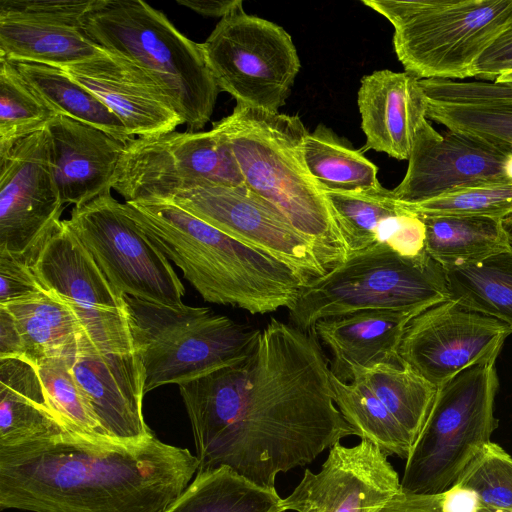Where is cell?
Here are the masks:
<instances>
[{
    "instance_id": "11",
    "label": "cell",
    "mask_w": 512,
    "mask_h": 512,
    "mask_svg": "<svg viewBox=\"0 0 512 512\" xmlns=\"http://www.w3.org/2000/svg\"><path fill=\"white\" fill-rule=\"evenodd\" d=\"M42 286L63 300L82 333L81 350L137 351L128 306L66 220L55 224L25 255Z\"/></svg>"
},
{
    "instance_id": "37",
    "label": "cell",
    "mask_w": 512,
    "mask_h": 512,
    "mask_svg": "<svg viewBox=\"0 0 512 512\" xmlns=\"http://www.w3.org/2000/svg\"><path fill=\"white\" fill-rule=\"evenodd\" d=\"M69 361L54 358L35 365L52 410L70 434L88 439H111L103 432L86 395L71 373Z\"/></svg>"
},
{
    "instance_id": "47",
    "label": "cell",
    "mask_w": 512,
    "mask_h": 512,
    "mask_svg": "<svg viewBox=\"0 0 512 512\" xmlns=\"http://www.w3.org/2000/svg\"><path fill=\"white\" fill-rule=\"evenodd\" d=\"M495 82L497 83H512V71L500 75Z\"/></svg>"
},
{
    "instance_id": "18",
    "label": "cell",
    "mask_w": 512,
    "mask_h": 512,
    "mask_svg": "<svg viewBox=\"0 0 512 512\" xmlns=\"http://www.w3.org/2000/svg\"><path fill=\"white\" fill-rule=\"evenodd\" d=\"M401 491L398 473L378 446L362 439L353 447L334 444L318 473L306 469L284 511L376 512Z\"/></svg>"
},
{
    "instance_id": "39",
    "label": "cell",
    "mask_w": 512,
    "mask_h": 512,
    "mask_svg": "<svg viewBox=\"0 0 512 512\" xmlns=\"http://www.w3.org/2000/svg\"><path fill=\"white\" fill-rule=\"evenodd\" d=\"M44 290L25 256L0 252V305L30 298Z\"/></svg>"
},
{
    "instance_id": "3",
    "label": "cell",
    "mask_w": 512,
    "mask_h": 512,
    "mask_svg": "<svg viewBox=\"0 0 512 512\" xmlns=\"http://www.w3.org/2000/svg\"><path fill=\"white\" fill-rule=\"evenodd\" d=\"M124 204L135 222L207 302L251 314L289 310L307 284L285 263L170 202Z\"/></svg>"
},
{
    "instance_id": "19",
    "label": "cell",
    "mask_w": 512,
    "mask_h": 512,
    "mask_svg": "<svg viewBox=\"0 0 512 512\" xmlns=\"http://www.w3.org/2000/svg\"><path fill=\"white\" fill-rule=\"evenodd\" d=\"M94 0H0V58L63 68L101 54L83 18Z\"/></svg>"
},
{
    "instance_id": "10",
    "label": "cell",
    "mask_w": 512,
    "mask_h": 512,
    "mask_svg": "<svg viewBox=\"0 0 512 512\" xmlns=\"http://www.w3.org/2000/svg\"><path fill=\"white\" fill-rule=\"evenodd\" d=\"M201 48L220 91L237 105L269 112L285 105L301 67L288 32L247 14L243 2L220 19Z\"/></svg>"
},
{
    "instance_id": "22",
    "label": "cell",
    "mask_w": 512,
    "mask_h": 512,
    "mask_svg": "<svg viewBox=\"0 0 512 512\" xmlns=\"http://www.w3.org/2000/svg\"><path fill=\"white\" fill-rule=\"evenodd\" d=\"M46 130L51 170L63 204L78 206L111 193L124 142L62 115H56Z\"/></svg>"
},
{
    "instance_id": "27",
    "label": "cell",
    "mask_w": 512,
    "mask_h": 512,
    "mask_svg": "<svg viewBox=\"0 0 512 512\" xmlns=\"http://www.w3.org/2000/svg\"><path fill=\"white\" fill-rule=\"evenodd\" d=\"M5 307L12 314L21 337L22 359L37 365L48 359L76 357L82 342L80 325L57 295L45 289Z\"/></svg>"
},
{
    "instance_id": "24",
    "label": "cell",
    "mask_w": 512,
    "mask_h": 512,
    "mask_svg": "<svg viewBox=\"0 0 512 512\" xmlns=\"http://www.w3.org/2000/svg\"><path fill=\"white\" fill-rule=\"evenodd\" d=\"M420 85L427 119L512 148V83L430 78Z\"/></svg>"
},
{
    "instance_id": "1",
    "label": "cell",
    "mask_w": 512,
    "mask_h": 512,
    "mask_svg": "<svg viewBox=\"0 0 512 512\" xmlns=\"http://www.w3.org/2000/svg\"><path fill=\"white\" fill-rule=\"evenodd\" d=\"M178 386L197 472L226 466L276 490L278 473L357 435L335 404L331 367L317 337L274 318L244 359Z\"/></svg>"
},
{
    "instance_id": "45",
    "label": "cell",
    "mask_w": 512,
    "mask_h": 512,
    "mask_svg": "<svg viewBox=\"0 0 512 512\" xmlns=\"http://www.w3.org/2000/svg\"><path fill=\"white\" fill-rule=\"evenodd\" d=\"M475 512H512V503H508V504H505L502 506L495 507V506L481 505L478 502Z\"/></svg>"
},
{
    "instance_id": "48",
    "label": "cell",
    "mask_w": 512,
    "mask_h": 512,
    "mask_svg": "<svg viewBox=\"0 0 512 512\" xmlns=\"http://www.w3.org/2000/svg\"><path fill=\"white\" fill-rule=\"evenodd\" d=\"M166 512H168V510Z\"/></svg>"
},
{
    "instance_id": "34",
    "label": "cell",
    "mask_w": 512,
    "mask_h": 512,
    "mask_svg": "<svg viewBox=\"0 0 512 512\" xmlns=\"http://www.w3.org/2000/svg\"><path fill=\"white\" fill-rule=\"evenodd\" d=\"M334 401L357 436L380 448L387 456L407 459L414 442L385 405L363 383L342 381L331 370Z\"/></svg>"
},
{
    "instance_id": "16",
    "label": "cell",
    "mask_w": 512,
    "mask_h": 512,
    "mask_svg": "<svg viewBox=\"0 0 512 512\" xmlns=\"http://www.w3.org/2000/svg\"><path fill=\"white\" fill-rule=\"evenodd\" d=\"M512 182V148L448 130L428 119L418 128L404 178L392 191L404 204H418L477 186Z\"/></svg>"
},
{
    "instance_id": "38",
    "label": "cell",
    "mask_w": 512,
    "mask_h": 512,
    "mask_svg": "<svg viewBox=\"0 0 512 512\" xmlns=\"http://www.w3.org/2000/svg\"><path fill=\"white\" fill-rule=\"evenodd\" d=\"M404 205L420 216L452 215L503 219L512 213V182L465 188L422 203Z\"/></svg>"
},
{
    "instance_id": "21",
    "label": "cell",
    "mask_w": 512,
    "mask_h": 512,
    "mask_svg": "<svg viewBox=\"0 0 512 512\" xmlns=\"http://www.w3.org/2000/svg\"><path fill=\"white\" fill-rule=\"evenodd\" d=\"M69 364L107 437L132 442L154 435L143 415L145 370L138 351L81 350Z\"/></svg>"
},
{
    "instance_id": "2",
    "label": "cell",
    "mask_w": 512,
    "mask_h": 512,
    "mask_svg": "<svg viewBox=\"0 0 512 512\" xmlns=\"http://www.w3.org/2000/svg\"><path fill=\"white\" fill-rule=\"evenodd\" d=\"M198 458L155 435L132 442L70 433L0 447V509L166 512Z\"/></svg>"
},
{
    "instance_id": "17",
    "label": "cell",
    "mask_w": 512,
    "mask_h": 512,
    "mask_svg": "<svg viewBox=\"0 0 512 512\" xmlns=\"http://www.w3.org/2000/svg\"><path fill=\"white\" fill-rule=\"evenodd\" d=\"M63 205L51 170L46 128L0 156V252L29 254L61 221Z\"/></svg>"
},
{
    "instance_id": "12",
    "label": "cell",
    "mask_w": 512,
    "mask_h": 512,
    "mask_svg": "<svg viewBox=\"0 0 512 512\" xmlns=\"http://www.w3.org/2000/svg\"><path fill=\"white\" fill-rule=\"evenodd\" d=\"M205 185H244L228 140L213 129L132 139L112 181L125 202L163 201Z\"/></svg>"
},
{
    "instance_id": "9",
    "label": "cell",
    "mask_w": 512,
    "mask_h": 512,
    "mask_svg": "<svg viewBox=\"0 0 512 512\" xmlns=\"http://www.w3.org/2000/svg\"><path fill=\"white\" fill-rule=\"evenodd\" d=\"M125 299L145 370V394L244 359L260 333L207 307L175 309L128 296Z\"/></svg>"
},
{
    "instance_id": "15",
    "label": "cell",
    "mask_w": 512,
    "mask_h": 512,
    "mask_svg": "<svg viewBox=\"0 0 512 512\" xmlns=\"http://www.w3.org/2000/svg\"><path fill=\"white\" fill-rule=\"evenodd\" d=\"M512 329L452 300L435 304L408 323L399 347L406 366L438 388L462 370L496 361Z\"/></svg>"
},
{
    "instance_id": "6",
    "label": "cell",
    "mask_w": 512,
    "mask_h": 512,
    "mask_svg": "<svg viewBox=\"0 0 512 512\" xmlns=\"http://www.w3.org/2000/svg\"><path fill=\"white\" fill-rule=\"evenodd\" d=\"M446 300L445 269L427 252L408 257L377 243L306 284L288 317L310 332L331 317L375 309L422 312Z\"/></svg>"
},
{
    "instance_id": "8",
    "label": "cell",
    "mask_w": 512,
    "mask_h": 512,
    "mask_svg": "<svg viewBox=\"0 0 512 512\" xmlns=\"http://www.w3.org/2000/svg\"><path fill=\"white\" fill-rule=\"evenodd\" d=\"M496 361L472 365L437 388L404 468L401 490L442 494L450 489L497 427Z\"/></svg>"
},
{
    "instance_id": "25",
    "label": "cell",
    "mask_w": 512,
    "mask_h": 512,
    "mask_svg": "<svg viewBox=\"0 0 512 512\" xmlns=\"http://www.w3.org/2000/svg\"><path fill=\"white\" fill-rule=\"evenodd\" d=\"M421 312L362 310L323 319L311 332L333 355L332 372L350 381L358 370L377 365H401L399 347L408 323Z\"/></svg>"
},
{
    "instance_id": "44",
    "label": "cell",
    "mask_w": 512,
    "mask_h": 512,
    "mask_svg": "<svg viewBox=\"0 0 512 512\" xmlns=\"http://www.w3.org/2000/svg\"><path fill=\"white\" fill-rule=\"evenodd\" d=\"M176 2L202 16L220 19L242 3L241 0H176Z\"/></svg>"
},
{
    "instance_id": "29",
    "label": "cell",
    "mask_w": 512,
    "mask_h": 512,
    "mask_svg": "<svg viewBox=\"0 0 512 512\" xmlns=\"http://www.w3.org/2000/svg\"><path fill=\"white\" fill-rule=\"evenodd\" d=\"M323 191L347 256L382 243L393 219L406 209L393 191L383 186L355 191Z\"/></svg>"
},
{
    "instance_id": "31",
    "label": "cell",
    "mask_w": 512,
    "mask_h": 512,
    "mask_svg": "<svg viewBox=\"0 0 512 512\" xmlns=\"http://www.w3.org/2000/svg\"><path fill=\"white\" fill-rule=\"evenodd\" d=\"M282 500L223 466L197 472L168 512H284Z\"/></svg>"
},
{
    "instance_id": "14",
    "label": "cell",
    "mask_w": 512,
    "mask_h": 512,
    "mask_svg": "<svg viewBox=\"0 0 512 512\" xmlns=\"http://www.w3.org/2000/svg\"><path fill=\"white\" fill-rule=\"evenodd\" d=\"M163 201L285 263L307 284L331 270L317 247L245 184L198 186Z\"/></svg>"
},
{
    "instance_id": "5",
    "label": "cell",
    "mask_w": 512,
    "mask_h": 512,
    "mask_svg": "<svg viewBox=\"0 0 512 512\" xmlns=\"http://www.w3.org/2000/svg\"><path fill=\"white\" fill-rule=\"evenodd\" d=\"M89 38L147 70L165 89L189 131L210 121L220 92L201 43L141 0H94L83 18Z\"/></svg>"
},
{
    "instance_id": "46",
    "label": "cell",
    "mask_w": 512,
    "mask_h": 512,
    "mask_svg": "<svg viewBox=\"0 0 512 512\" xmlns=\"http://www.w3.org/2000/svg\"><path fill=\"white\" fill-rule=\"evenodd\" d=\"M503 227L507 233L510 245L512 246V213L502 219Z\"/></svg>"
},
{
    "instance_id": "23",
    "label": "cell",
    "mask_w": 512,
    "mask_h": 512,
    "mask_svg": "<svg viewBox=\"0 0 512 512\" xmlns=\"http://www.w3.org/2000/svg\"><path fill=\"white\" fill-rule=\"evenodd\" d=\"M366 148L408 160L426 117L420 79L408 72L377 70L361 78L357 95Z\"/></svg>"
},
{
    "instance_id": "41",
    "label": "cell",
    "mask_w": 512,
    "mask_h": 512,
    "mask_svg": "<svg viewBox=\"0 0 512 512\" xmlns=\"http://www.w3.org/2000/svg\"><path fill=\"white\" fill-rule=\"evenodd\" d=\"M376 512H444L442 494H418L401 490Z\"/></svg>"
},
{
    "instance_id": "43",
    "label": "cell",
    "mask_w": 512,
    "mask_h": 512,
    "mask_svg": "<svg viewBox=\"0 0 512 512\" xmlns=\"http://www.w3.org/2000/svg\"><path fill=\"white\" fill-rule=\"evenodd\" d=\"M477 504L476 494L472 490L457 484L442 493L444 512H475Z\"/></svg>"
},
{
    "instance_id": "20",
    "label": "cell",
    "mask_w": 512,
    "mask_h": 512,
    "mask_svg": "<svg viewBox=\"0 0 512 512\" xmlns=\"http://www.w3.org/2000/svg\"><path fill=\"white\" fill-rule=\"evenodd\" d=\"M61 69L98 97L133 137L171 132L184 124L163 86L122 55L104 49L91 59Z\"/></svg>"
},
{
    "instance_id": "40",
    "label": "cell",
    "mask_w": 512,
    "mask_h": 512,
    "mask_svg": "<svg viewBox=\"0 0 512 512\" xmlns=\"http://www.w3.org/2000/svg\"><path fill=\"white\" fill-rule=\"evenodd\" d=\"M512 71V24L501 32L482 52L474 64L473 77L495 81Z\"/></svg>"
},
{
    "instance_id": "13",
    "label": "cell",
    "mask_w": 512,
    "mask_h": 512,
    "mask_svg": "<svg viewBox=\"0 0 512 512\" xmlns=\"http://www.w3.org/2000/svg\"><path fill=\"white\" fill-rule=\"evenodd\" d=\"M67 224L124 296L180 308L185 288L165 254L111 193L74 206Z\"/></svg>"
},
{
    "instance_id": "35",
    "label": "cell",
    "mask_w": 512,
    "mask_h": 512,
    "mask_svg": "<svg viewBox=\"0 0 512 512\" xmlns=\"http://www.w3.org/2000/svg\"><path fill=\"white\" fill-rule=\"evenodd\" d=\"M351 380L368 387L415 444L430 413L437 388L410 368L392 364L358 370Z\"/></svg>"
},
{
    "instance_id": "4",
    "label": "cell",
    "mask_w": 512,
    "mask_h": 512,
    "mask_svg": "<svg viewBox=\"0 0 512 512\" xmlns=\"http://www.w3.org/2000/svg\"><path fill=\"white\" fill-rule=\"evenodd\" d=\"M212 129L229 142L244 184L278 209L332 269L347 257L324 191L304 158L308 130L298 115L237 105Z\"/></svg>"
},
{
    "instance_id": "26",
    "label": "cell",
    "mask_w": 512,
    "mask_h": 512,
    "mask_svg": "<svg viewBox=\"0 0 512 512\" xmlns=\"http://www.w3.org/2000/svg\"><path fill=\"white\" fill-rule=\"evenodd\" d=\"M68 433L52 410L38 371L22 358L0 359V447Z\"/></svg>"
},
{
    "instance_id": "28",
    "label": "cell",
    "mask_w": 512,
    "mask_h": 512,
    "mask_svg": "<svg viewBox=\"0 0 512 512\" xmlns=\"http://www.w3.org/2000/svg\"><path fill=\"white\" fill-rule=\"evenodd\" d=\"M418 216L425 225V251L444 269L476 263L511 247L502 219Z\"/></svg>"
},
{
    "instance_id": "32",
    "label": "cell",
    "mask_w": 512,
    "mask_h": 512,
    "mask_svg": "<svg viewBox=\"0 0 512 512\" xmlns=\"http://www.w3.org/2000/svg\"><path fill=\"white\" fill-rule=\"evenodd\" d=\"M449 299L512 329V246L482 261L445 269Z\"/></svg>"
},
{
    "instance_id": "33",
    "label": "cell",
    "mask_w": 512,
    "mask_h": 512,
    "mask_svg": "<svg viewBox=\"0 0 512 512\" xmlns=\"http://www.w3.org/2000/svg\"><path fill=\"white\" fill-rule=\"evenodd\" d=\"M304 158L308 170L323 190L382 187L377 178L378 167L324 124L306 135Z\"/></svg>"
},
{
    "instance_id": "42",
    "label": "cell",
    "mask_w": 512,
    "mask_h": 512,
    "mask_svg": "<svg viewBox=\"0 0 512 512\" xmlns=\"http://www.w3.org/2000/svg\"><path fill=\"white\" fill-rule=\"evenodd\" d=\"M23 358L21 337L10 311L0 305V359Z\"/></svg>"
},
{
    "instance_id": "7",
    "label": "cell",
    "mask_w": 512,
    "mask_h": 512,
    "mask_svg": "<svg viewBox=\"0 0 512 512\" xmlns=\"http://www.w3.org/2000/svg\"><path fill=\"white\" fill-rule=\"evenodd\" d=\"M393 26L398 60L418 79L462 80L512 24V0H362Z\"/></svg>"
},
{
    "instance_id": "36",
    "label": "cell",
    "mask_w": 512,
    "mask_h": 512,
    "mask_svg": "<svg viewBox=\"0 0 512 512\" xmlns=\"http://www.w3.org/2000/svg\"><path fill=\"white\" fill-rule=\"evenodd\" d=\"M55 116L15 64L0 58V156L21 139L45 129Z\"/></svg>"
},
{
    "instance_id": "30",
    "label": "cell",
    "mask_w": 512,
    "mask_h": 512,
    "mask_svg": "<svg viewBox=\"0 0 512 512\" xmlns=\"http://www.w3.org/2000/svg\"><path fill=\"white\" fill-rule=\"evenodd\" d=\"M13 63L56 115L95 126L125 144L134 139L119 118L98 97L61 68L27 61Z\"/></svg>"
}]
</instances>
